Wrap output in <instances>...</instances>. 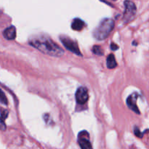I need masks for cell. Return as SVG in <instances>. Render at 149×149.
I'll return each mask as SVG.
<instances>
[{
    "label": "cell",
    "instance_id": "cell-1",
    "mask_svg": "<svg viewBox=\"0 0 149 149\" xmlns=\"http://www.w3.org/2000/svg\"><path fill=\"white\" fill-rule=\"evenodd\" d=\"M29 43L39 51L50 56L61 57L64 54L63 49L47 35L39 34L31 36Z\"/></svg>",
    "mask_w": 149,
    "mask_h": 149
},
{
    "label": "cell",
    "instance_id": "cell-2",
    "mask_svg": "<svg viewBox=\"0 0 149 149\" xmlns=\"http://www.w3.org/2000/svg\"><path fill=\"white\" fill-rule=\"evenodd\" d=\"M114 25V21L112 19H103L93 31V36L97 40H104L109 36L111 32L113 31Z\"/></svg>",
    "mask_w": 149,
    "mask_h": 149
},
{
    "label": "cell",
    "instance_id": "cell-3",
    "mask_svg": "<svg viewBox=\"0 0 149 149\" xmlns=\"http://www.w3.org/2000/svg\"><path fill=\"white\" fill-rule=\"evenodd\" d=\"M60 39H61V41L63 43V45H64V47L66 49H68L71 52H74L76 55H81V52H80V49L79 48L78 44L77 43L76 41L73 40L72 39H71L68 36H63V35L60 36Z\"/></svg>",
    "mask_w": 149,
    "mask_h": 149
},
{
    "label": "cell",
    "instance_id": "cell-4",
    "mask_svg": "<svg viewBox=\"0 0 149 149\" xmlns=\"http://www.w3.org/2000/svg\"><path fill=\"white\" fill-rule=\"evenodd\" d=\"M125 4V13H124V21L125 23L131 21L133 20L135 14H136V7L132 1L130 0H126L124 2Z\"/></svg>",
    "mask_w": 149,
    "mask_h": 149
},
{
    "label": "cell",
    "instance_id": "cell-5",
    "mask_svg": "<svg viewBox=\"0 0 149 149\" xmlns=\"http://www.w3.org/2000/svg\"><path fill=\"white\" fill-rule=\"evenodd\" d=\"M78 143L81 149H93L90 141V135L87 131H81L79 133Z\"/></svg>",
    "mask_w": 149,
    "mask_h": 149
},
{
    "label": "cell",
    "instance_id": "cell-6",
    "mask_svg": "<svg viewBox=\"0 0 149 149\" xmlns=\"http://www.w3.org/2000/svg\"><path fill=\"white\" fill-rule=\"evenodd\" d=\"M89 99V95L87 89L84 87H79L76 93V100L78 104H85Z\"/></svg>",
    "mask_w": 149,
    "mask_h": 149
},
{
    "label": "cell",
    "instance_id": "cell-7",
    "mask_svg": "<svg viewBox=\"0 0 149 149\" xmlns=\"http://www.w3.org/2000/svg\"><path fill=\"white\" fill-rule=\"evenodd\" d=\"M138 97V93H132V94H131L130 95L127 97V106L131 109V110L135 112L136 113H138V114H139V109H138V107L136 105Z\"/></svg>",
    "mask_w": 149,
    "mask_h": 149
},
{
    "label": "cell",
    "instance_id": "cell-8",
    "mask_svg": "<svg viewBox=\"0 0 149 149\" xmlns=\"http://www.w3.org/2000/svg\"><path fill=\"white\" fill-rule=\"evenodd\" d=\"M3 36L7 40H13L16 36V29L15 26H11L7 28L3 32Z\"/></svg>",
    "mask_w": 149,
    "mask_h": 149
},
{
    "label": "cell",
    "instance_id": "cell-9",
    "mask_svg": "<svg viewBox=\"0 0 149 149\" xmlns=\"http://www.w3.org/2000/svg\"><path fill=\"white\" fill-rule=\"evenodd\" d=\"M84 26H85L84 22L79 18L74 19L71 23V28L74 31H81L84 29Z\"/></svg>",
    "mask_w": 149,
    "mask_h": 149
},
{
    "label": "cell",
    "instance_id": "cell-10",
    "mask_svg": "<svg viewBox=\"0 0 149 149\" xmlns=\"http://www.w3.org/2000/svg\"><path fill=\"white\" fill-rule=\"evenodd\" d=\"M116 65H117V63H116L114 55L113 54H110L107 57V67L110 69H113V68H116Z\"/></svg>",
    "mask_w": 149,
    "mask_h": 149
},
{
    "label": "cell",
    "instance_id": "cell-11",
    "mask_svg": "<svg viewBox=\"0 0 149 149\" xmlns=\"http://www.w3.org/2000/svg\"><path fill=\"white\" fill-rule=\"evenodd\" d=\"M93 52L97 55H103V49H102V48L100 47V46H98V45H95V46L93 47Z\"/></svg>",
    "mask_w": 149,
    "mask_h": 149
},
{
    "label": "cell",
    "instance_id": "cell-12",
    "mask_svg": "<svg viewBox=\"0 0 149 149\" xmlns=\"http://www.w3.org/2000/svg\"><path fill=\"white\" fill-rule=\"evenodd\" d=\"M0 103L4 105H7V103H8L7 97L1 89H0Z\"/></svg>",
    "mask_w": 149,
    "mask_h": 149
},
{
    "label": "cell",
    "instance_id": "cell-13",
    "mask_svg": "<svg viewBox=\"0 0 149 149\" xmlns=\"http://www.w3.org/2000/svg\"><path fill=\"white\" fill-rule=\"evenodd\" d=\"M8 111L6 110V109H0V115H1V119H2L3 120H5L7 118V116H8Z\"/></svg>",
    "mask_w": 149,
    "mask_h": 149
},
{
    "label": "cell",
    "instance_id": "cell-14",
    "mask_svg": "<svg viewBox=\"0 0 149 149\" xmlns=\"http://www.w3.org/2000/svg\"><path fill=\"white\" fill-rule=\"evenodd\" d=\"M134 132H135V135H136L137 137H138V138H142L143 135V133H142V132L140 131L139 128L138 127H135V130H134Z\"/></svg>",
    "mask_w": 149,
    "mask_h": 149
},
{
    "label": "cell",
    "instance_id": "cell-15",
    "mask_svg": "<svg viewBox=\"0 0 149 149\" xmlns=\"http://www.w3.org/2000/svg\"><path fill=\"white\" fill-rule=\"evenodd\" d=\"M6 125L4 123V121L0 117V130L5 131L6 130Z\"/></svg>",
    "mask_w": 149,
    "mask_h": 149
},
{
    "label": "cell",
    "instance_id": "cell-16",
    "mask_svg": "<svg viewBox=\"0 0 149 149\" xmlns=\"http://www.w3.org/2000/svg\"><path fill=\"white\" fill-rule=\"evenodd\" d=\"M111 49L112 50L115 51V50H116V49H119V47H118L116 44L111 43Z\"/></svg>",
    "mask_w": 149,
    "mask_h": 149
}]
</instances>
